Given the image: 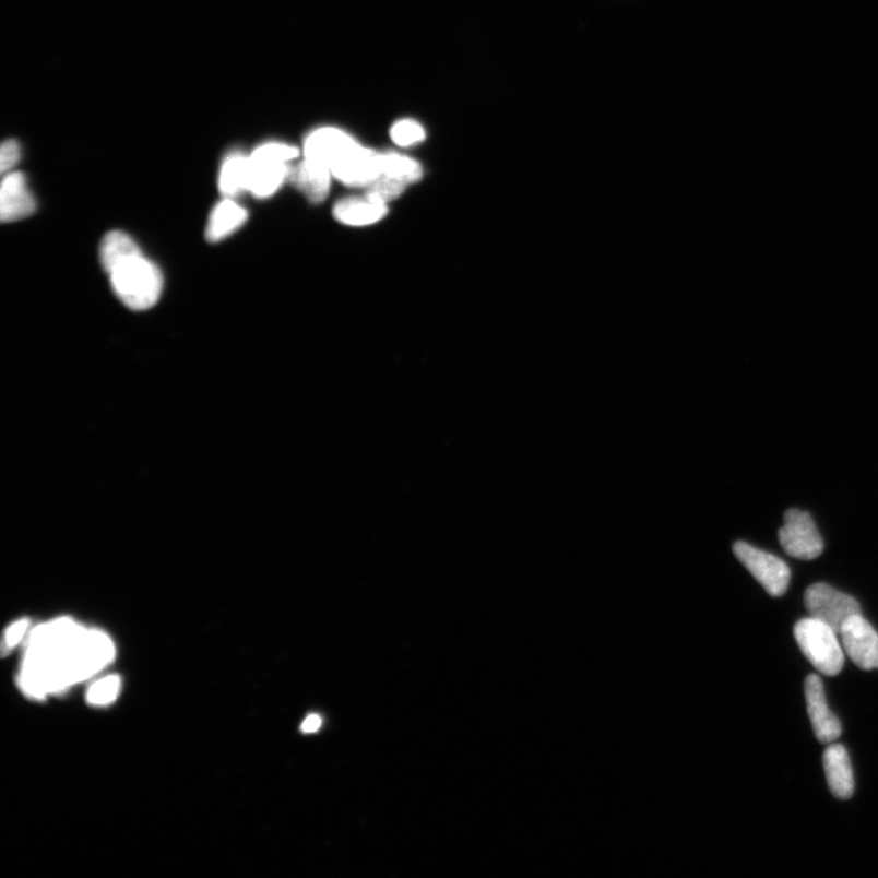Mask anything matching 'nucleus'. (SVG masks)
<instances>
[{"mask_svg":"<svg viewBox=\"0 0 878 878\" xmlns=\"http://www.w3.org/2000/svg\"><path fill=\"white\" fill-rule=\"evenodd\" d=\"M115 657L110 637L69 618L36 627L26 645L20 686L29 697L48 695L85 681Z\"/></svg>","mask_w":878,"mask_h":878,"instance_id":"1","label":"nucleus"},{"mask_svg":"<svg viewBox=\"0 0 878 878\" xmlns=\"http://www.w3.org/2000/svg\"><path fill=\"white\" fill-rule=\"evenodd\" d=\"M108 275L115 295L132 310L151 309L162 296L161 270L142 254L121 261Z\"/></svg>","mask_w":878,"mask_h":878,"instance_id":"2","label":"nucleus"},{"mask_svg":"<svg viewBox=\"0 0 878 878\" xmlns=\"http://www.w3.org/2000/svg\"><path fill=\"white\" fill-rule=\"evenodd\" d=\"M838 632L824 622L808 618L794 626V637L817 671L826 676H838L844 665L843 645Z\"/></svg>","mask_w":878,"mask_h":878,"instance_id":"3","label":"nucleus"},{"mask_svg":"<svg viewBox=\"0 0 878 878\" xmlns=\"http://www.w3.org/2000/svg\"><path fill=\"white\" fill-rule=\"evenodd\" d=\"M295 146L269 143L249 156L248 192L258 198H268L277 192L289 176L287 163L297 158Z\"/></svg>","mask_w":878,"mask_h":878,"instance_id":"4","label":"nucleus"},{"mask_svg":"<svg viewBox=\"0 0 878 878\" xmlns=\"http://www.w3.org/2000/svg\"><path fill=\"white\" fill-rule=\"evenodd\" d=\"M805 608L810 618L818 619L840 634L846 621L862 614L858 601L834 590L829 584L815 583L805 592Z\"/></svg>","mask_w":878,"mask_h":878,"instance_id":"5","label":"nucleus"},{"mask_svg":"<svg viewBox=\"0 0 878 878\" xmlns=\"http://www.w3.org/2000/svg\"><path fill=\"white\" fill-rule=\"evenodd\" d=\"M734 551L762 588L773 597H781L788 590L791 570L787 563L772 554L757 549L746 542H737Z\"/></svg>","mask_w":878,"mask_h":878,"instance_id":"6","label":"nucleus"},{"mask_svg":"<svg viewBox=\"0 0 878 878\" xmlns=\"http://www.w3.org/2000/svg\"><path fill=\"white\" fill-rule=\"evenodd\" d=\"M779 539L783 550L796 559H817L823 551L820 533L807 511L787 510L785 525L779 531Z\"/></svg>","mask_w":878,"mask_h":878,"instance_id":"7","label":"nucleus"},{"mask_svg":"<svg viewBox=\"0 0 878 878\" xmlns=\"http://www.w3.org/2000/svg\"><path fill=\"white\" fill-rule=\"evenodd\" d=\"M843 650L863 671L878 668V633L862 614L853 616L840 632Z\"/></svg>","mask_w":878,"mask_h":878,"instance_id":"8","label":"nucleus"},{"mask_svg":"<svg viewBox=\"0 0 878 878\" xmlns=\"http://www.w3.org/2000/svg\"><path fill=\"white\" fill-rule=\"evenodd\" d=\"M805 698L815 736L822 745H831L842 735V727L826 700L824 688L818 675L805 679Z\"/></svg>","mask_w":878,"mask_h":878,"instance_id":"9","label":"nucleus"},{"mask_svg":"<svg viewBox=\"0 0 878 878\" xmlns=\"http://www.w3.org/2000/svg\"><path fill=\"white\" fill-rule=\"evenodd\" d=\"M332 176L348 186L368 187L382 175L381 154L355 145L332 167Z\"/></svg>","mask_w":878,"mask_h":878,"instance_id":"10","label":"nucleus"},{"mask_svg":"<svg viewBox=\"0 0 878 878\" xmlns=\"http://www.w3.org/2000/svg\"><path fill=\"white\" fill-rule=\"evenodd\" d=\"M355 145L358 143L341 130L321 129L309 135L305 155L306 159L325 165L331 170Z\"/></svg>","mask_w":878,"mask_h":878,"instance_id":"11","label":"nucleus"},{"mask_svg":"<svg viewBox=\"0 0 878 878\" xmlns=\"http://www.w3.org/2000/svg\"><path fill=\"white\" fill-rule=\"evenodd\" d=\"M36 201L31 194L26 177L21 173H10L4 177L0 190V217L3 223H14L33 215Z\"/></svg>","mask_w":878,"mask_h":878,"instance_id":"12","label":"nucleus"},{"mask_svg":"<svg viewBox=\"0 0 878 878\" xmlns=\"http://www.w3.org/2000/svg\"><path fill=\"white\" fill-rule=\"evenodd\" d=\"M823 768L833 796L852 798L855 783L849 751L842 745L831 744L823 752Z\"/></svg>","mask_w":878,"mask_h":878,"instance_id":"13","label":"nucleus"},{"mask_svg":"<svg viewBox=\"0 0 878 878\" xmlns=\"http://www.w3.org/2000/svg\"><path fill=\"white\" fill-rule=\"evenodd\" d=\"M389 209L387 204L372 200V198L365 195L364 198H347L336 204L333 209V215L341 224L348 226H369L379 223Z\"/></svg>","mask_w":878,"mask_h":878,"instance_id":"14","label":"nucleus"},{"mask_svg":"<svg viewBox=\"0 0 878 878\" xmlns=\"http://www.w3.org/2000/svg\"><path fill=\"white\" fill-rule=\"evenodd\" d=\"M332 173L328 166L306 159L292 174L293 182L312 203L325 201L331 187Z\"/></svg>","mask_w":878,"mask_h":878,"instance_id":"15","label":"nucleus"},{"mask_svg":"<svg viewBox=\"0 0 878 878\" xmlns=\"http://www.w3.org/2000/svg\"><path fill=\"white\" fill-rule=\"evenodd\" d=\"M247 217L248 214L245 209L235 203L232 198H227V200L215 206L211 217H209L207 240L214 244L220 242V240L237 232L246 223Z\"/></svg>","mask_w":878,"mask_h":878,"instance_id":"16","label":"nucleus"},{"mask_svg":"<svg viewBox=\"0 0 878 878\" xmlns=\"http://www.w3.org/2000/svg\"><path fill=\"white\" fill-rule=\"evenodd\" d=\"M139 254H142L140 247L127 234L112 232L102 240L100 261L107 274L121 261Z\"/></svg>","mask_w":878,"mask_h":878,"instance_id":"17","label":"nucleus"},{"mask_svg":"<svg viewBox=\"0 0 878 878\" xmlns=\"http://www.w3.org/2000/svg\"><path fill=\"white\" fill-rule=\"evenodd\" d=\"M248 176L249 158L240 154L228 156L220 173V191L227 198L248 191Z\"/></svg>","mask_w":878,"mask_h":878,"instance_id":"18","label":"nucleus"},{"mask_svg":"<svg viewBox=\"0 0 878 878\" xmlns=\"http://www.w3.org/2000/svg\"><path fill=\"white\" fill-rule=\"evenodd\" d=\"M381 171L382 175L405 185L420 181L423 177V167L419 163L395 153L381 154Z\"/></svg>","mask_w":878,"mask_h":878,"instance_id":"19","label":"nucleus"},{"mask_svg":"<svg viewBox=\"0 0 878 878\" xmlns=\"http://www.w3.org/2000/svg\"><path fill=\"white\" fill-rule=\"evenodd\" d=\"M121 689V679L117 675H110L94 683L87 692V700L93 705H108L118 698Z\"/></svg>","mask_w":878,"mask_h":878,"instance_id":"20","label":"nucleus"},{"mask_svg":"<svg viewBox=\"0 0 878 878\" xmlns=\"http://www.w3.org/2000/svg\"><path fill=\"white\" fill-rule=\"evenodd\" d=\"M406 186L407 185L402 181L392 179V177L381 175L379 179H376L368 186L366 195L372 198L375 201L387 204L401 197Z\"/></svg>","mask_w":878,"mask_h":878,"instance_id":"21","label":"nucleus"},{"mask_svg":"<svg viewBox=\"0 0 878 878\" xmlns=\"http://www.w3.org/2000/svg\"><path fill=\"white\" fill-rule=\"evenodd\" d=\"M391 138L395 144L410 146L422 142L425 132L419 123L412 120L396 122L391 131Z\"/></svg>","mask_w":878,"mask_h":878,"instance_id":"22","label":"nucleus"},{"mask_svg":"<svg viewBox=\"0 0 878 878\" xmlns=\"http://www.w3.org/2000/svg\"><path fill=\"white\" fill-rule=\"evenodd\" d=\"M20 145L16 141L9 140L3 143L2 152H0V169L5 174L13 169L20 161Z\"/></svg>","mask_w":878,"mask_h":878,"instance_id":"23","label":"nucleus"},{"mask_svg":"<svg viewBox=\"0 0 878 878\" xmlns=\"http://www.w3.org/2000/svg\"><path fill=\"white\" fill-rule=\"evenodd\" d=\"M28 627L29 622L26 619L19 620L9 627L5 632V645L9 648V650H12V648L24 639L28 631Z\"/></svg>","mask_w":878,"mask_h":878,"instance_id":"24","label":"nucleus"},{"mask_svg":"<svg viewBox=\"0 0 878 878\" xmlns=\"http://www.w3.org/2000/svg\"><path fill=\"white\" fill-rule=\"evenodd\" d=\"M322 719L319 715H309L300 726L302 734H313L321 728Z\"/></svg>","mask_w":878,"mask_h":878,"instance_id":"25","label":"nucleus"}]
</instances>
